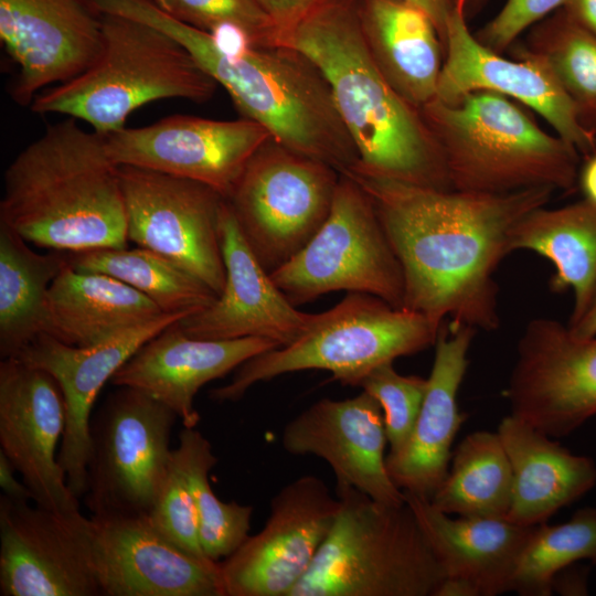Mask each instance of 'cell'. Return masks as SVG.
<instances>
[{"instance_id":"d6986e66","label":"cell","mask_w":596,"mask_h":596,"mask_svg":"<svg viewBox=\"0 0 596 596\" xmlns=\"http://www.w3.org/2000/svg\"><path fill=\"white\" fill-rule=\"evenodd\" d=\"M0 39L18 66L12 99L28 106L46 86L71 81L95 62L100 14L86 0H0Z\"/></svg>"},{"instance_id":"277c9868","label":"cell","mask_w":596,"mask_h":596,"mask_svg":"<svg viewBox=\"0 0 596 596\" xmlns=\"http://www.w3.org/2000/svg\"><path fill=\"white\" fill-rule=\"evenodd\" d=\"M162 31L228 93L242 117L262 125L277 142L341 174L359 163L328 82L304 53L286 45L226 52L209 33L173 18Z\"/></svg>"},{"instance_id":"b9f144b4","label":"cell","mask_w":596,"mask_h":596,"mask_svg":"<svg viewBox=\"0 0 596 596\" xmlns=\"http://www.w3.org/2000/svg\"><path fill=\"white\" fill-rule=\"evenodd\" d=\"M17 472L13 465L0 450V487L3 491L2 494L17 502L33 501L30 488L24 482L19 481L15 476Z\"/></svg>"},{"instance_id":"6da1fadb","label":"cell","mask_w":596,"mask_h":596,"mask_svg":"<svg viewBox=\"0 0 596 596\" xmlns=\"http://www.w3.org/2000/svg\"><path fill=\"white\" fill-rule=\"evenodd\" d=\"M404 276L403 308L440 327L446 319L476 330L500 326L494 273L510 254L512 226L544 206L553 189L507 194L438 190L360 172Z\"/></svg>"},{"instance_id":"e0dca14e","label":"cell","mask_w":596,"mask_h":596,"mask_svg":"<svg viewBox=\"0 0 596 596\" xmlns=\"http://www.w3.org/2000/svg\"><path fill=\"white\" fill-rule=\"evenodd\" d=\"M104 137L116 164L198 181L226 199L253 155L272 136L245 117L217 120L174 115Z\"/></svg>"},{"instance_id":"4dcf8cb0","label":"cell","mask_w":596,"mask_h":596,"mask_svg":"<svg viewBox=\"0 0 596 596\" xmlns=\"http://www.w3.org/2000/svg\"><path fill=\"white\" fill-rule=\"evenodd\" d=\"M67 264L66 253L40 254L0 223V354L17 356L45 333L47 296Z\"/></svg>"},{"instance_id":"7bdbcfd3","label":"cell","mask_w":596,"mask_h":596,"mask_svg":"<svg viewBox=\"0 0 596 596\" xmlns=\"http://www.w3.org/2000/svg\"><path fill=\"white\" fill-rule=\"evenodd\" d=\"M421 7L434 21L443 45H445L446 25L460 0H405ZM445 50V49H444Z\"/></svg>"},{"instance_id":"484cf974","label":"cell","mask_w":596,"mask_h":596,"mask_svg":"<svg viewBox=\"0 0 596 596\" xmlns=\"http://www.w3.org/2000/svg\"><path fill=\"white\" fill-rule=\"evenodd\" d=\"M276 348L279 345L274 341L256 337L191 338L174 322L147 341L110 381L143 391L172 409L183 427H195L200 414L194 397L202 386Z\"/></svg>"},{"instance_id":"7dc6e473","label":"cell","mask_w":596,"mask_h":596,"mask_svg":"<svg viewBox=\"0 0 596 596\" xmlns=\"http://www.w3.org/2000/svg\"><path fill=\"white\" fill-rule=\"evenodd\" d=\"M488 0H464V9L467 19L473 18L479 13Z\"/></svg>"},{"instance_id":"9c48e42d","label":"cell","mask_w":596,"mask_h":596,"mask_svg":"<svg viewBox=\"0 0 596 596\" xmlns=\"http://www.w3.org/2000/svg\"><path fill=\"white\" fill-rule=\"evenodd\" d=\"M292 305L345 290L376 296L403 308L404 276L368 192L340 174L329 215L315 236L270 273Z\"/></svg>"},{"instance_id":"d590c367","label":"cell","mask_w":596,"mask_h":596,"mask_svg":"<svg viewBox=\"0 0 596 596\" xmlns=\"http://www.w3.org/2000/svg\"><path fill=\"white\" fill-rule=\"evenodd\" d=\"M596 564V508L577 510L564 523H545L535 530L512 581L511 592L522 596H547L556 575L574 563Z\"/></svg>"},{"instance_id":"f35d334b","label":"cell","mask_w":596,"mask_h":596,"mask_svg":"<svg viewBox=\"0 0 596 596\" xmlns=\"http://www.w3.org/2000/svg\"><path fill=\"white\" fill-rule=\"evenodd\" d=\"M148 519L178 547L198 558L211 561L201 545L199 518L192 493L172 459Z\"/></svg>"},{"instance_id":"2e32d148","label":"cell","mask_w":596,"mask_h":596,"mask_svg":"<svg viewBox=\"0 0 596 596\" xmlns=\"http://www.w3.org/2000/svg\"><path fill=\"white\" fill-rule=\"evenodd\" d=\"M0 595H102L91 518L0 496Z\"/></svg>"},{"instance_id":"836d02e7","label":"cell","mask_w":596,"mask_h":596,"mask_svg":"<svg viewBox=\"0 0 596 596\" xmlns=\"http://www.w3.org/2000/svg\"><path fill=\"white\" fill-rule=\"evenodd\" d=\"M172 460L183 475L192 493L202 549L207 558L220 563L249 536L254 508L217 498L210 483V471L216 465L212 445L195 427H183Z\"/></svg>"},{"instance_id":"d6a6232c","label":"cell","mask_w":596,"mask_h":596,"mask_svg":"<svg viewBox=\"0 0 596 596\" xmlns=\"http://www.w3.org/2000/svg\"><path fill=\"white\" fill-rule=\"evenodd\" d=\"M66 255L72 268L111 276L143 294L166 313L189 316L217 298L201 279L171 259L140 246Z\"/></svg>"},{"instance_id":"83f0119b","label":"cell","mask_w":596,"mask_h":596,"mask_svg":"<svg viewBox=\"0 0 596 596\" xmlns=\"http://www.w3.org/2000/svg\"><path fill=\"white\" fill-rule=\"evenodd\" d=\"M371 56L392 88L421 109L436 97L445 50L421 7L405 0H354Z\"/></svg>"},{"instance_id":"7c38bea8","label":"cell","mask_w":596,"mask_h":596,"mask_svg":"<svg viewBox=\"0 0 596 596\" xmlns=\"http://www.w3.org/2000/svg\"><path fill=\"white\" fill-rule=\"evenodd\" d=\"M119 177L128 241L171 259L219 296L225 285V198L204 183L132 166H119Z\"/></svg>"},{"instance_id":"74e56055","label":"cell","mask_w":596,"mask_h":596,"mask_svg":"<svg viewBox=\"0 0 596 596\" xmlns=\"http://www.w3.org/2000/svg\"><path fill=\"white\" fill-rule=\"evenodd\" d=\"M360 387L380 404L390 453L397 451L413 430L425 397L427 379L402 375L392 362L370 372Z\"/></svg>"},{"instance_id":"7402d4cb","label":"cell","mask_w":596,"mask_h":596,"mask_svg":"<svg viewBox=\"0 0 596 596\" xmlns=\"http://www.w3.org/2000/svg\"><path fill=\"white\" fill-rule=\"evenodd\" d=\"M281 444L289 454L326 460L336 476V489L354 488L391 505L406 502L387 472L382 408L364 391L345 400L313 403L286 424Z\"/></svg>"},{"instance_id":"5bb4252c","label":"cell","mask_w":596,"mask_h":596,"mask_svg":"<svg viewBox=\"0 0 596 596\" xmlns=\"http://www.w3.org/2000/svg\"><path fill=\"white\" fill-rule=\"evenodd\" d=\"M511 415L550 437L596 416V336L579 338L551 318L529 321L504 391Z\"/></svg>"},{"instance_id":"3957f363","label":"cell","mask_w":596,"mask_h":596,"mask_svg":"<svg viewBox=\"0 0 596 596\" xmlns=\"http://www.w3.org/2000/svg\"><path fill=\"white\" fill-rule=\"evenodd\" d=\"M0 223L64 253L128 247L119 166L105 137L71 117L46 127L4 172Z\"/></svg>"},{"instance_id":"603a6c76","label":"cell","mask_w":596,"mask_h":596,"mask_svg":"<svg viewBox=\"0 0 596 596\" xmlns=\"http://www.w3.org/2000/svg\"><path fill=\"white\" fill-rule=\"evenodd\" d=\"M225 285L206 308L177 321L195 339L264 338L279 347L299 339L313 313L298 310L259 263L225 199L220 219Z\"/></svg>"},{"instance_id":"4316f807","label":"cell","mask_w":596,"mask_h":596,"mask_svg":"<svg viewBox=\"0 0 596 596\" xmlns=\"http://www.w3.org/2000/svg\"><path fill=\"white\" fill-rule=\"evenodd\" d=\"M497 432L512 470L509 521L545 523L596 485V465L589 457L571 453L529 423L510 414Z\"/></svg>"},{"instance_id":"ac0fdd59","label":"cell","mask_w":596,"mask_h":596,"mask_svg":"<svg viewBox=\"0 0 596 596\" xmlns=\"http://www.w3.org/2000/svg\"><path fill=\"white\" fill-rule=\"evenodd\" d=\"M65 428V403L55 379L19 358L0 362V450L43 508L79 511L56 449Z\"/></svg>"},{"instance_id":"f1b7e54d","label":"cell","mask_w":596,"mask_h":596,"mask_svg":"<svg viewBox=\"0 0 596 596\" xmlns=\"http://www.w3.org/2000/svg\"><path fill=\"white\" fill-rule=\"evenodd\" d=\"M164 313L131 286L67 263L49 290L45 333L66 344L88 347Z\"/></svg>"},{"instance_id":"8992f818","label":"cell","mask_w":596,"mask_h":596,"mask_svg":"<svg viewBox=\"0 0 596 596\" xmlns=\"http://www.w3.org/2000/svg\"><path fill=\"white\" fill-rule=\"evenodd\" d=\"M103 45L95 62L75 78L39 94L36 114H61L107 136L125 128L141 106L168 98L209 100L217 83L187 49L147 23L100 14Z\"/></svg>"},{"instance_id":"bcb514c9","label":"cell","mask_w":596,"mask_h":596,"mask_svg":"<svg viewBox=\"0 0 596 596\" xmlns=\"http://www.w3.org/2000/svg\"><path fill=\"white\" fill-rule=\"evenodd\" d=\"M578 182L585 199L596 204V152L585 158Z\"/></svg>"},{"instance_id":"ab89813d","label":"cell","mask_w":596,"mask_h":596,"mask_svg":"<svg viewBox=\"0 0 596 596\" xmlns=\"http://www.w3.org/2000/svg\"><path fill=\"white\" fill-rule=\"evenodd\" d=\"M570 0H507L502 9L481 26L475 36L488 49L502 54L517 42L520 34Z\"/></svg>"},{"instance_id":"cb8c5ba5","label":"cell","mask_w":596,"mask_h":596,"mask_svg":"<svg viewBox=\"0 0 596 596\" xmlns=\"http://www.w3.org/2000/svg\"><path fill=\"white\" fill-rule=\"evenodd\" d=\"M404 493L445 573L436 596H496L511 592L536 525H520L507 518H451L429 499Z\"/></svg>"},{"instance_id":"ba28073f","label":"cell","mask_w":596,"mask_h":596,"mask_svg":"<svg viewBox=\"0 0 596 596\" xmlns=\"http://www.w3.org/2000/svg\"><path fill=\"white\" fill-rule=\"evenodd\" d=\"M440 327L376 296L348 292L329 310L313 313L299 339L245 361L210 396L235 402L257 383L305 370L328 371L343 385L360 386L377 366L435 345Z\"/></svg>"},{"instance_id":"ffe728a7","label":"cell","mask_w":596,"mask_h":596,"mask_svg":"<svg viewBox=\"0 0 596 596\" xmlns=\"http://www.w3.org/2000/svg\"><path fill=\"white\" fill-rule=\"evenodd\" d=\"M184 317L164 313L88 347L66 344L42 333L14 356L46 371L61 387L65 428L57 460L78 499L86 491L89 426L99 392L147 341Z\"/></svg>"},{"instance_id":"9a60e30c","label":"cell","mask_w":596,"mask_h":596,"mask_svg":"<svg viewBox=\"0 0 596 596\" xmlns=\"http://www.w3.org/2000/svg\"><path fill=\"white\" fill-rule=\"evenodd\" d=\"M444 49L436 99L453 103L477 91L498 93L540 114L579 155L596 152V134L585 127L550 67L520 43L510 47L511 58L481 44L468 26L464 0L447 21Z\"/></svg>"},{"instance_id":"52a82bcc","label":"cell","mask_w":596,"mask_h":596,"mask_svg":"<svg viewBox=\"0 0 596 596\" xmlns=\"http://www.w3.org/2000/svg\"><path fill=\"white\" fill-rule=\"evenodd\" d=\"M336 491V521L289 596H436L445 573L408 504Z\"/></svg>"},{"instance_id":"60d3db41","label":"cell","mask_w":596,"mask_h":596,"mask_svg":"<svg viewBox=\"0 0 596 596\" xmlns=\"http://www.w3.org/2000/svg\"><path fill=\"white\" fill-rule=\"evenodd\" d=\"M281 33L283 44L290 32L324 0H254Z\"/></svg>"},{"instance_id":"30bf717a","label":"cell","mask_w":596,"mask_h":596,"mask_svg":"<svg viewBox=\"0 0 596 596\" xmlns=\"http://www.w3.org/2000/svg\"><path fill=\"white\" fill-rule=\"evenodd\" d=\"M340 174L272 137L253 155L226 201L267 272L285 265L319 231Z\"/></svg>"},{"instance_id":"f546056e","label":"cell","mask_w":596,"mask_h":596,"mask_svg":"<svg viewBox=\"0 0 596 596\" xmlns=\"http://www.w3.org/2000/svg\"><path fill=\"white\" fill-rule=\"evenodd\" d=\"M532 251L554 266L550 288L555 292L573 291L570 318L585 307L596 281V204L584 199L547 209L536 207L511 228L510 253Z\"/></svg>"},{"instance_id":"4fadbf2b","label":"cell","mask_w":596,"mask_h":596,"mask_svg":"<svg viewBox=\"0 0 596 596\" xmlns=\"http://www.w3.org/2000/svg\"><path fill=\"white\" fill-rule=\"evenodd\" d=\"M340 500L306 475L270 501L265 526L220 562L223 596H289L310 568L338 514Z\"/></svg>"},{"instance_id":"e575fe53","label":"cell","mask_w":596,"mask_h":596,"mask_svg":"<svg viewBox=\"0 0 596 596\" xmlns=\"http://www.w3.org/2000/svg\"><path fill=\"white\" fill-rule=\"evenodd\" d=\"M521 45L550 67L596 134V36L562 8L530 28Z\"/></svg>"},{"instance_id":"5b68a950","label":"cell","mask_w":596,"mask_h":596,"mask_svg":"<svg viewBox=\"0 0 596 596\" xmlns=\"http://www.w3.org/2000/svg\"><path fill=\"white\" fill-rule=\"evenodd\" d=\"M443 155L453 190L507 194L547 187L572 192L579 152L544 131L509 97L488 91L421 108Z\"/></svg>"},{"instance_id":"44dd1931","label":"cell","mask_w":596,"mask_h":596,"mask_svg":"<svg viewBox=\"0 0 596 596\" xmlns=\"http://www.w3.org/2000/svg\"><path fill=\"white\" fill-rule=\"evenodd\" d=\"M95 571L105 596H223L220 565L162 535L148 517H91Z\"/></svg>"},{"instance_id":"1f68e13d","label":"cell","mask_w":596,"mask_h":596,"mask_svg":"<svg viewBox=\"0 0 596 596\" xmlns=\"http://www.w3.org/2000/svg\"><path fill=\"white\" fill-rule=\"evenodd\" d=\"M511 500L512 470L499 434L478 430L453 451L447 476L429 501L450 515L507 518Z\"/></svg>"},{"instance_id":"ee69618b","label":"cell","mask_w":596,"mask_h":596,"mask_svg":"<svg viewBox=\"0 0 596 596\" xmlns=\"http://www.w3.org/2000/svg\"><path fill=\"white\" fill-rule=\"evenodd\" d=\"M567 326L576 337L596 336V281L585 307L576 317L568 319Z\"/></svg>"},{"instance_id":"8d00e7d4","label":"cell","mask_w":596,"mask_h":596,"mask_svg":"<svg viewBox=\"0 0 596 596\" xmlns=\"http://www.w3.org/2000/svg\"><path fill=\"white\" fill-rule=\"evenodd\" d=\"M172 18L206 33L236 28L255 46L284 45L281 33L254 0H155Z\"/></svg>"},{"instance_id":"d4e9b609","label":"cell","mask_w":596,"mask_h":596,"mask_svg":"<svg viewBox=\"0 0 596 596\" xmlns=\"http://www.w3.org/2000/svg\"><path fill=\"white\" fill-rule=\"evenodd\" d=\"M476 331L449 321H444L439 329L425 397L413 430L397 451L386 455L387 472L404 492L430 500L447 476L451 445L466 419L457 396Z\"/></svg>"},{"instance_id":"8fae6325","label":"cell","mask_w":596,"mask_h":596,"mask_svg":"<svg viewBox=\"0 0 596 596\" xmlns=\"http://www.w3.org/2000/svg\"><path fill=\"white\" fill-rule=\"evenodd\" d=\"M118 387L92 415L84 503L92 515L148 517L179 417L141 390Z\"/></svg>"},{"instance_id":"f6af8a7d","label":"cell","mask_w":596,"mask_h":596,"mask_svg":"<svg viewBox=\"0 0 596 596\" xmlns=\"http://www.w3.org/2000/svg\"><path fill=\"white\" fill-rule=\"evenodd\" d=\"M563 9L596 36V0H570Z\"/></svg>"},{"instance_id":"7a4b0ae2","label":"cell","mask_w":596,"mask_h":596,"mask_svg":"<svg viewBox=\"0 0 596 596\" xmlns=\"http://www.w3.org/2000/svg\"><path fill=\"white\" fill-rule=\"evenodd\" d=\"M284 45L304 53L326 77L359 155L350 172L453 190L421 109L403 99L374 63L354 0H324Z\"/></svg>"}]
</instances>
